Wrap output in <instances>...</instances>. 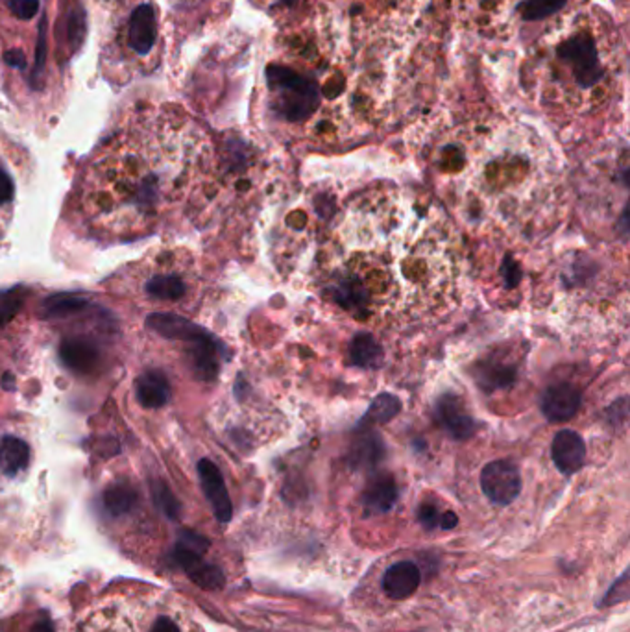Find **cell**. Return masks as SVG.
Returning <instances> with one entry per match:
<instances>
[{
    "mask_svg": "<svg viewBox=\"0 0 630 632\" xmlns=\"http://www.w3.org/2000/svg\"><path fill=\"white\" fill-rule=\"evenodd\" d=\"M481 488L483 494L492 503L507 507L521 492V474L518 466L510 460H492L481 472Z\"/></svg>",
    "mask_w": 630,
    "mask_h": 632,
    "instance_id": "cell-5",
    "label": "cell"
},
{
    "mask_svg": "<svg viewBox=\"0 0 630 632\" xmlns=\"http://www.w3.org/2000/svg\"><path fill=\"white\" fill-rule=\"evenodd\" d=\"M146 327L152 329L157 335L169 339V341H180L185 344L196 343L209 335V331L204 327L196 325L194 322L173 315V313H152L146 318Z\"/></svg>",
    "mask_w": 630,
    "mask_h": 632,
    "instance_id": "cell-11",
    "label": "cell"
},
{
    "mask_svg": "<svg viewBox=\"0 0 630 632\" xmlns=\"http://www.w3.org/2000/svg\"><path fill=\"white\" fill-rule=\"evenodd\" d=\"M34 632H54V628H52V623L49 619H43V621L36 623Z\"/></svg>",
    "mask_w": 630,
    "mask_h": 632,
    "instance_id": "cell-32",
    "label": "cell"
},
{
    "mask_svg": "<svg viewBox=\"0 0 630 632\" xmlns=\"http://www.w3.org/2000/svg\"><path fill=\"white\" fill-rule=\"evenodd\" d=\"M327 294L368 324L416 322L455 298L460 246L449 220L405 191L355 198L322 259Z\"/></svg>",
    "mask_w": 630,
    "mask_h": 632,
    "instance_id": "cell-1",
    "label": "cell"
},
{
    "mask_svg": "<svg viewBox=\"0 0 630 632\" xmlns=\"http://www.w3.org/2000/svg\"><path fill=\"white\" fill-rule=\"evenodd\" d=\"M3 385L6 387V388H13V381H12V376L10 374H6V378H4V381H3Z\"/></svg>",
    "mask_w": 630,
    "mask_h": 632,
    "instance_id": "cell-33",
    "label": "cell"
},
{
    "mask_svg": "<svg viewBox=\"0 0 630 632\" xmlns=\"http://www.w3.org/2000/svg\"><path fill=\"white\" fill-rule=\"evenodd\" d=\"M418 516H420V521L423 523V527H427V529L439 527L440 520H442L439 509L433 505H421L418 511Z\"/></svg>",
    "mask_w": 630,
    "mask_h": 632,
    "instance_id": "cell-26",
    "label": "cell"
},
{
    "mask_svg": "<svg viewBox=\"0 0 630 632\" xmlns=\"http://www.w3.org/2000/svg\"><path fill=\"white\" fill-rule=\"evenodd\" d=\"M139 502L138 490L128 483H115L102 494V505L111 516H124L136 509Z\"/></svg>",
    "mask_w": 630,
    "mask_h": 632,
    "instance_id": "cell-19",
    "label": "cell"
},
{
    "mask_svg": "<svg viewBox=\"0 0 630 632\" xmlns=\"http://www.w3.org/2000/svg\"><path fill=\"white\" fill-rule=\"evenodd\" d=\"M553 462L563 476L577 474L586 462V444L577 431H558L551 444Z\"/></svg>",
    "mask_w": 630,
    "mask_h": 632,
    "instance_id": "cell-9",
    "label": "cell"
},
{
    "mask_svg": "<svg viewBox=\"0 0 630 632\" xmlns=\"http://www.w3.org/2000/svg\"><path fill=\"white\" fill-rule=\"evenodd\" d=\"M30 462V446L17 437H4L0 441V470L4 476L13 477L26 470Z\"/></svg>",
    "mask_w": 630,
    "mask_h": 632,
    "instance_id": "cell-18",
    "label": "cell"
},
{
    "mask_svg": "<svg viewBox=\"0 0 630 632\" xmlns=\"http://www.w3.org/2000/svg\"><path fill=\"white\" fill-rule=\"evenodd\" d=\"M150 632H182V628H180V625H178L174 619H171L169 616H161V618H157V619L154 621Z\"/></svg>",
    "mask_w": 630,
    "mask_h": 632,
    "instance_id": "cell-28",
    "label": "cell"
},
{
    "mask_svg": "<svg viewBox=\"0 0 630 632\" xmlns=\"http://www.w3.org/2000/svg\"><path fill=\"white\" fill-rule=\"evenodd\" d=\"M351 357L359 366H376L381 361L379 344L372 335H359L351 344Z\"/></svg>",
    "mask_w": 630,
    "mask_h": 632,
    "instance_id": "cell-23",
    "label": "cell"
},
{
    "mask_svg": "<svg viewBox=\"0 0 630 632\" xmlns=\"http://www.w3.org/2000/svg\"><path fill=\"white\" fill-rule=\"evenodd\" d=\"M136 397L145 409H159L169 404L171 385L167 376L157 370L139 376L136 381Z\"/></svg>",
    "mask_w": 630,
    "mask_h": 632,
    "instance_id": "cell-15",
    "label": "cell"
},
{
    "mask_svg": "<svg viewBox=\"0 0 630 632\" xmlns=\"http://www.w3.org/2000/svg\"><path fill=\"white\" fill-rule=\"evenodd\" d=\"M582 404V392L566 381L555 383L546 388L540 399L542 413L551 422L572 420Z\"/></svg>",
    "mask_w": 630,
    "mask_h": 632,
    "instance_id": "cell-7",
    "label": "cell"
},
{
    "mask_svg": "<svg viewBox=\"0 0 630 632\" xmlns=\"http://www.w3.org/2000/svg\"><path fill=\"white\" fill-rule=\"evenodd\" d=\"M281 3L283 4H292V3H296V0H281Z\"/></svg>",
    "mask_w": 630,
    "mask_h": 632,
    "instance_id": "cell-34",
    "label": "cell"
},
{
    "mask_svg": "<svg viewBox=\"0 0 630 632\" xmlns=\"http://www.w3.org/2000/svg\"><path fill=\"white\" fill-rule=\"evenodd\" d=\"M437 420L457 441H464L474 435L475 420L468 411L466 402L455 394H446L437 404Z\"/></svg>",
    "mask_w": 630,
    "mask_h": 632,
    "instance_id": "cell-10",
    "label": "cell"
},
{
    "mask_svg": "<svg viewBox=\"0 0 630 632\" xmlns=\"http://www.w3.org/2000/svg\"><path fill=\"white\" fill-rule=\"evenodd\" d=\"M420 583L421 572L411 560L392 564L383 575V590L394 601H402V599L411 597L420 588Z\"/></svg>",
    "mask_w": 630,
    "mask_h": 632,
    "instance_id": "cell-13",
    "label": "cell"
},
{
    "mask_svg": "<svg viewBox=\"0 0 630 632\" xmlns=\"http://www.w3.org/2000/svg\"><path fill=\"white\" fill-rule=\"evenodd\" d=\"M59 359L63 366H67L71 372L89 374L93 372L98 362H101V352L98 348L82 337L65 339L59 344Z\"/></svg>",
    "mask_w": 630,
    "mask_h": 632,
    "instance_id": "cell-14",
    "label": "cell"
},
{
    "mask_svg": "<svg viewBox=\"0 0 630 632\" xmlns=\"http://www.w3.org/2000/svg\"><path fill=\"white\" fill-rule=\"evenodd\" d=\"M457 521H458V520H457V514H453V512H446V514L442 516V520H440V527L449 530V529H453V527L457 525Z\"/></svg>",
    "mask_w": 630,
    "mask_h": 632,
    "instance_id": "cell-31",
    "label": "cell"
},
{
    "mask_svg": "<svg viewBox=\"0 0 630 632\" xmlns=\"http://www.w3.org/2000/svg\"><path fill=\"white\" fill-rule=\"evenodd\" d=\"M4 58H6V63L12 65V67H15V69H17V67H19V69H24V65H26L24 56H22V52H19L17 49H15V50H8Z\"/></svg>",
    "mask_w": 630,
    "mask_h": 632,
    "instance_id": "cell-30",
    "label": "cell"
},
{
    "mask_svg": "<svg viewBox=\"0 0 630 632\" xmlns=\"http://www.w3.org/2000/svg\"><path fill=\"white\" fill-rule=\"evenodd\" d=\"M152 494H154V502L161 509V512L164 516H169L171 520H176L182 507H180V502L176 499V495L169 488V485L163 483V481H154Z\"/></svg>",
    "mask_w": 630,
    "mask_h": 632,
    "instance_id": "cell-24",
    "label": "cell"
},
{
    "mask_svg": "<svg viewBox=\"0 0 630 632\" xmlns=\"http://www.w3.org/2000/svg\"><path fill=\"white\" fill-rule=\"evenodd\" d=\"M568 0H523L519 4V15L525 22H538L562 12Z\"/></svg>",
    "mask_w": 630,
    "mask_h": 632,
    "instance_id": "cell-21",
    "label": "cell"
},
{
    "mask_svg": "<svg viewBox=\"0 0 630 632\" xmlns=\"http://www.w3.org/2000/svg\"><path fill=\"white\" fill-rule=\"evenodd\" d=\"M45 61V22L41 24V33H40V45H38V61H36V76L41 75V67Z\"/></svg>",
    "mask_w": 630,
    "mask_h": 632,
    "instance_id": "cell-29",
    "label": "cell"
},
{
    "mask_svg": "<svg viewBox=\"0 0 630 632\" xmlns=\"http://www.w3.org/2000/svg\"><path fill=\"white\" fill-rule=\"evenodd\" d=\"M145 289L152 298L164 302H178L187 292L183 280L176 274H157L148 280Z\"/></svg>",
    "mask_w": 630,
    "mask_h": 632,
    "instance_id": "cell-20",
    "label": "cell"
},
{
    "mask_svg": "<svg viewBox=\"0 0 630 632\" xmlns=\"http://www.w3.org/2000/svg\"><path fill=\"white\" fill-rule=\"evenodd\" d=\"M89 307V299L76 292H58L45 298L38 313L41 318H67L78 315Z\"/></svg>",
    "mask_w": 630,
    "mask_h": 632,
    "instance_id": "cell-17",
    "label": "cell"
},
{
    "mask_svg": "<svg viewBox=\"0 0 630 632\" xmlns=\"http://www.w3.org/2000/svg\"><path fill=\"white\" fill-rule=\"evenodd\" d=\"M518 378V361L503 352H493L492 355L479 361L475 369V379L486 392L509 388Z\"/></svg>",
    "mask_w": 630,
    "mask_h": 632,
    "instance_id": "cell-8",
    "label": "cell"
},
{
    "mask_svg": "<svg viewBox=\"0 0 630 632\" xmlns=\"http://www.w3.org/2000/svg\"><path fill=\"white\" fill-rule=\"evenodd\" d=\"M198 476H200L202 490L213 509L215 518L220 523H229L231 516H234V505H231V497L218 466L209 458H202L198 462Z\"/></svg>",
    "mask_w": 630,
    "mask_h": 632,
    "instance_id": "cell-6",
    "label": "cell"
},
{
    "mask_svg": "<svg viewBox=\"0 0 630 632\" xmlns=\"http://www.w3.org/2000/svg\"><path fill=\"white\" fill-rule=\"evenodd\" d=\"M555 61L556 71L563 73L568 82H572V87L582 93L599 87L607 73L601 45L593 33L586 30L573 31L572 36L558 43Z\"/></svg>",
    "mask_w": 630,
    "mask_h": 632,
    "instance_id": "cell-2",
    "label": "cell"
},
{
    "mask_svg": "<svg viewBox=\"0 0 630 632\" xmlns=\"http://www.w3.org/2000/svg\"><path fill=\"white\" fill-rule=\"evenodd\" d=\"M10 8L19 19L28 21L40 12V0H10Z\"/></svg>",
    "mask_w": 630,
    "mask_h": 632,
    "instance_id": "cell-25",
    "label": "cell"
},
{
    "mask_svg": "<svg viewBox=\"0 0 630 632\" xmlns=\"http://www.w3.org/2000/svg\"><path fill=\"white\" fill-rule=\"evenodd\" d=\"M13 194H15V187L12 178L4 171H0V204L10 202Z\"/></svg>",
    "mask_w": 630,
    "mask_h": 632,
    "instance_id": "cell-27",
    "label": "cell"
},
{
    "mask_svg": "<svg viewBox=\"0 0 630 632\" xmlns=\"http://www.w3.org/2000/svg\"><path fill=\"white\" fill-rule=\"evenodd\" d=\"M26 296L28 290L21 285L0 290V327L8 325L17 316L26 302Z\"/></svg>",
    "mask_w": 630,
    "mask_h": 632,
    "instance_id": "cell-22",
    "label": "cell"
},
{
    "mask_svg": "<svg viewBox=\"0 0 630 632\" xmlns=\"http://www.w3.org/2000/svg\"><path fill=\"white\" fill-rule=\"evenodd\" d=\"M128 43L136 54L148 56L157 41V17L150 4H141L128 21Z\"/></svg>",
    "mask_w": 630,
    "mask_h": 632,
    "instance_id": "cell-12",
    "label": "cell"
},
{
    "mask_svg": "<svg viewBox=\"0 0 630 632\" xmlns=\"http://www.w3.org/2000/svg\"><path fill=\"white\" fill-rule=\"evenodd\" d=\"M267 78L274 94V110L283 120L304 124L316 115L320 110V87L315 80L281 65L271 67Z\"/></svg>",
    "mask_w": 630,
    "mask_h": 632,
    "instance_id": "cell-3",
    "label": "cell"
},
{
    "mask_svg": "<svg viewBox=\"0 0 630 632\" xmlns=\"http://www.w3.org/2000/svg\"><path fill=\"white\" fill-rule=\"evenodd\" d=\"M397 499V486L390 476L376 477L368 488L364 490L362 505L368 514H381L388 512Z\"/></svg>",
    "mask_w": 630,
    "mask_h": 632,
    "instance_id": "cell-16",
    "label": "cell"
},
{
    "mask_svg": "<svg viewBox=\"0 0 630 632\" xmlns=\"http://www.w3.org/2000/svg\"><path fill=\"white\" fill-rule=\"evenodd\" d=\"M209 542L192 530H183L174 547L173 558L189 579L204 590H218L224 586V574L215 564L204 560Z\"/></svg>",
    "mask_w": 630,
    "mask_h": 632,
    "instance_id": "cell-4",
    "label": "cell"
}]
</instances>
